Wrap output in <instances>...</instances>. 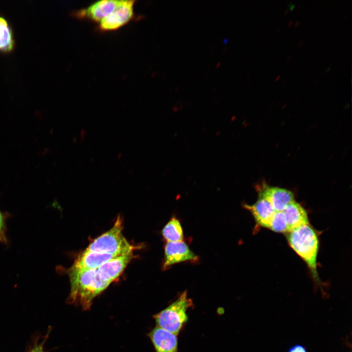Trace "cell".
Segmentation results:
<instances>
[{
  "instance_id": "20",
  "label": "cell",
  "mask_w": 352,
  "mask_h": 352,
  "mask_svg": "<svg viewBox=\"0 0 352 352\" xmlns=\"http://www.w3.org/2000/svg\"><path fill=\"white\" fill-rule=\"evenodd\" d=\"M288 6H289V10L291 11L293 10L295 7V4L292 3L291 2L289 3Z\"/></svg>"
},
{
  "instance_id": "27",
  "label": "cell",
  "mask_w": 352,
  "mask_h": 352,
  "mask_svg": "<svg viewBox=\"0 0 352 352\" xmlns=\"http://www.w3.org/2000/svg\"><path fill=\"white\" fill-rule=\"evenodd\" d=\"M291 58V56H290L288 57L286 60V62L289 61Z\"/></svg>"
},
{
  "instance_id": "25",
  "label": "cell",
  "mask_w": 352,
  "mask_h": 352,
  "mask_svg": "<svg viewBox=\"0 0 352 352\" xmlns=\"http://www.w3.org/2000/svg\"><path fill=\"white\" fill-rule=\"evenodd\" d=\"M288 12H289V9H287L285 11V13H284V15H286L288 13Z\"/></svg>"
},
{
  "instance_id": "31",
  "label": "cell",
  "mask_w": 352,
  "mask_h": 352,
  "mask_svg": "<svg viewBox=\"0 0 352 352\" xmlns=\"http://www.w3.org/2000/svg\"><path fill=\"white\" fill-rule=\"evenodd\" d=\"M347 17H348V16L346 15V17L344 18V19L345 20V19H346Z\"/></svg>"
},
{
  "instance_id": "23",
  "label": "cell",
  "mask_w": 352,
  "mask_h": 352,
  "mask_svg": "<svg viewBox=\"0 0 352 352\" xmlns=\"http://www.w3.org/2000/svg\"><path fill=\"white\" fill-rule=\"evenodd\" d=\"M300 21H296V22H295V23H294V27H297V26H298L299 25V24H300Z\"/></svg>"
},
{
  "instance_id": "7",
  "label": "cell",
  "mask_w": 352,
  "mask_h": 352,
  "mask_svg": "<svg viewBox=\"0 0 352 352\" xmlns=\"http://www.w3.org/2000/svg\"><path fill=\"white\" fill-rule=\"evenodd\" d=\"M259 197L268 201L276 211H283L288 204L294 200L290 191L280 187L262 184L258 187Z\"/></svg>"
},
{
  "instance_id": "24",
  "label": "cell",
  "mask_w": 352,
  "mask_h": 352,
  "mask_svg": "<svg viewBox=\"0 0 352 352\" xmlns=\"http://www.w3.org/2000/svg\"><path fill=\"white\" fill-rule=\"evenodd\" d=\"M281 75H278V76L276 77V78L275 79L274 81H275V82H276V81H277L279 79V78L281 77Z\"/></svg>"
},
{
  "instance_id": "30",
  "label": "cell",
  "mask_w": 352,
  "mask_h": 352,
  "mask_svg": "<svg viewBox=\"0 0 352 352\" xmlns=\"http://www.w3.org/2000/svg\"><path fill=\"white\" fill-rule=\"evenodd\" d=\"M285 80L283 81V83L281 84L282 85H283L284 84V83H285Z\"/></svg>"
},
{
  "instance_id": "18",
  "label": "cell",
  "mask_w": 352,
  "mask_h": 352,
  "mask_svg": "<svg viewBox=\"0 0 352 352\" xmlns=\"http://www.w3.org/2000/svg\"><path fill=\"white\" fill-rule=\"evenodd\" d=\"M287 352H307V350L304 346L296 344L290 347Z\"/></svg>"
},
{
  "instance_id": "8",
  "label": "cell",
  "mask_w": 352,
  "mask_h": 352,
  "mask_svg": "<svg viewBox=\"0 0 352 352\" xmlns=\"http://www.w3.org/2000/svg\"><path fill=\"white\" fill-rule=\"evenodd\" d=\"M122 0H104L96 1L88 7L74 13L78 19H88L100 22L120 4Z\"/></svg>"
},
{
  "instance_id": "5",
  "label": "cell",
  "mask_w": 352,
  "mask_h": 352,
  "mask_svg": "<svg viewBox=\"0 0 352 352\" xmlns=\"http://www.w3.org/2000/svg\"><path fill=\"white\" fill-rule=\"evenodd\" d=\"M135 2L122 0L116 9L99 22V29L102 31H113L128 23L133 17Z\"/></svg>"
},
{
  "instance_id": "1",
  "label": "cell",
  "mask_w": 352,
  "mask_h": 352,
  "mask_svg": "<svg viewBox=\"0 0 352 352\" xmlns=\"http://www.w3.org/2000/svg\"><path fill=\"white\" fill-rule=\"evenodd\" d=\"M67 273L70 282L69 301L84 309H88L93 299L110 285L100 279L97 268L76 270L70 268Z\"/></svg>"
},
{
  "instance_id": "4",
  "label": "cell",
  "mask_w": 352,
  "mask_h": 352,
  "mask_svg": "<svg viewBox=\"0 0 352 352\" xmlns=\"http://www.w3.org/2000/svg\"><path fill=\"white\" fill-rule=\"evenodd\" d=\"M122 222L120 216L108 231L94 239L86 249L87 251L123 255L133 250L122 233Z\"/></svg>"
},
{
  "instance_id": "22",
  "label": "cell",
  "mask_w": 352,
  "mask_h": 352,
  "mask_svg": "<svg viewBox=\"0 0 352 352\" xmlns=\"http://www.w3.org/2000/svg\"><path fill=\"white\" fill-rule=\"evenodd\" d=\"M303 43H304V42H303V40L301 39L299 41V42H298V47L301 46L302 45V44H303Z\"/></svg>"
},
{
  "instance_id": "6",
  "label": "cell",
  "mask_w": 352,
  "mask_h": 352,
  "mask_svg": "<svg viewBox=\"0 0 352 352\" xmlns=\"http://www.w3.org/2000/svg\"><path fill=\"white\" fill-rule=\"evenodd\" d=\"M198 257L183 241L166 242L164 246V258L163 267L164 269L171 266L185 262H195Z\"/></svg>"
},
{
  "instance_id": "3",
  "label": "cell",
  "mask_w": 352,
  "mask_h": 352,
  "mask_svg": "<svg viewBox=\"0 0 352 352\" xmlns=\"http://www.w3.org/2000/svg\"><path fill=\"white\" fill-rule=\"evenodd\" d=\"M192 305L187 291H183L167 308L154 316L157 327L177 335L187 322V311Z\"/></svg>"
},
{
  "instance_id": "12",
  "label": "cell",
  "mask_w": 352,
  "mask_h": 352,
  "mask_svg": "<svg viewBox=\"0 0 352 352\" xmlns=\"http://www.w3.org/2000/svg\"><path fill=\"white\" fill-rule=\"evenodd\" d=\"M243 207L250 212L255 221L259 225L268 228L276 211L266 199L259 198L253 204H243Z\"/></svg>"
},
{
  "instance_id": "16",
  "label": "cell",
  "mask_w": 352,
  "mask_h": 352,
  "mask_svg": "<svg viewBox=\"0 0 352 352\" xmlns=\"http://www.w3.org/2000/svg\"><path fill=\"white\" fill-rule=\"evenodd\" d=\"M268 228L279 233L288 231L286 217L283 211L275 212L271 220Z\"/></svg>"
},
{
  "instance_id": "26",
  "label": "cell",
  "mask_w": 352,
  "mask_h": 352,
  "mask_svg": "<svg viewBox=\"0 0 352 352\" xmlns=\"http://www.w3.org/2000/svg\"><path fill=\"white\" fill-rule=\"evenodd\" d=\"M330 68H331L330 66L326 68V69L325 70V72H328V71H329L330 70Z\"/></svg>"
},
{
  "instance_id": "11",
  "label": "cell",
  "mask_w": 352,
  "mask_h": 352,
  "mask_svg": "<svg viewBox=\"0 0 352 352\" xmlns=\"http://www.w3.org/2000/svg\"><path fill=\"white\" fill-rule=\"evenodd\" d=\"M156 352H178L177 335L156 326L149 333Z\"/></svg>"
},
{
  "instance_id": "28",
  "label": "cell",
  "mask_w": 352,
  "mask_h": 352,
  "mask_svg": "<svg viewBox=\"0 0 352 352\" xmlns=\"http://www.w3.org/2000/svg\"><path fill=\"white\" fill-rule=\"evenodd\" d=\"M280 29V27H278V29L276 30V33L278 32Z\"/></svg>"
},
{
  "instance_id": "2",
  "label": "cell",
  "mask_w": 352,
  "mask_h": 352,
  "mask_svg": "<svg viewBox=\"0 0 352 352\" xmlns=\"http://www.w3.org/2000/svg\"><path fill=\"white\" fill-rule=\"evenodd\" d=\"M288 242L293 250L305 262L316 280L318 239L309 224L301 226L288 232Z\"/></svg>"
},
{
  "instance_id": "19",
  "label": "cell",
  "mask_w": 352,
  "mask_h": 352,
  "mask_svg": "<svg viewBox=\"0 0 352 352\" xmlns=\"http://www.w3.org/2000/svg\"><path fill=\"white\" fill-rule=\"evenodd\" d=\"M43 343L36 346L31 352H43Z\"/></svg>"
},
{
  "instance_id": "15",
  "label": "cell",
  "mask_w": 352,
  "mask_h": 352,
  "mask_svg": "<svg viewBox=\"0 0 352 352\" xmlns=\"http://www.w3.org/2000/svg\"><path fill=\"white\" fill-rule=\"evenodd\" d=\"M161 234L167 242L183 241V231L179 220L175 217L171 218L162 229Z\"/></svg>"
},
{
  "instance_id": "9",
  "label": "cell",
  "mask_w": 352,
  "mask_h": 352,
  "mask_svg": "<svg viewBox=\"0 0 352 352\" xmlns=\"http://www.w3.org/2000/svg\"><path fill=\"white\" fill-rule=\"evenodd\" d=\"M133 257V251L114 258L97 268L100 279L110 284L117 279Z\"/></svg>"
},
{
  "instance_id": "29",
  "label": "cell",
  "mask_w": 352,
  "mask_h": 352,
  "mask_svg": "<svg viewBox=\"0 0 352 352\" xmlns=\"http://www.w3.org/2000/svg\"><path fill=\"white\" fill-rule=\"evenodd\" d=\"M313 54V52H312L311 53H310V55L309 56V57H310Z\"/></svg>"
},
{
  "instance_id": "17",
  "label": "cell",
  "mask_w": 352,
  "mask_h": 352,
  "mask_svg": "<svg viewBox=\"0 0 352 352\" xmlns=\"http://www.w3.org/2000/svg\"><path fill=\"white\" fill-rule=\"evenodd\" d=\"M0 242L4 243L7 242L6 236L5 218L0 211Z\"/></svg>"
},
{
  "instance_id": "10",
  "label": "cell",
  "mask_w": 352,
  "mask_h": 352,
  "mask_svg": "<svg viewBox=\"0 0 352 352\" xmlns=\"http://www.w3.org/2000/svg\"><path fill=\"white\" fill-rule=\"evenodd\" d=\"M119 256L85 250L79 255L70 268L76 270L96 269L104 263Z\"/></svg>"
},
{
  "instance_id": "14",
  "label": "cell",
  "mask_w": 352,
  "mask_h": 352,
  "mask_svg": "<svg viewBox=\"0 0 352 352\" xmlns=\"http://www.w3.org/2000/svg\"><path fill=\"white\" fill-rule=\"evenodd\" d=\"M15 41L12 27L8 21L0 16V52L9 53L14 49Z\"/></svg>"
},
{
  "instance_id": "13",
  "label": "cell",
  "mask_w": 352,
  "mask_h": 352,
  "mask_svg": "<svg viewBox=\"0 0 352 352\" xmlns=\"http://www.w3.org/2000/svg\"><path fill=\"white\" fill-rule=\"evenodd\" d=\"M283 212L287 222V232L301 226L308 224V217L306 210L299 203L294 200L288 204Z\"/></svg>"
},
{
  "instance_id": "21",
  "label": "cell",
  "mask_w": 352,
  "mask_h": 352,
  "mask_svg": "<svg viewBox=\"0 0 352 352\" xmlns=\"http://www.w3.org/2000/svg\"><path fill=\"white\" fill-rule=\"evenodd\" d=\"M293 23V21L292 19L290 20L289 22L287 23V27L289 28L292 25V24Z\"/></svg>"
}]
</instances>
